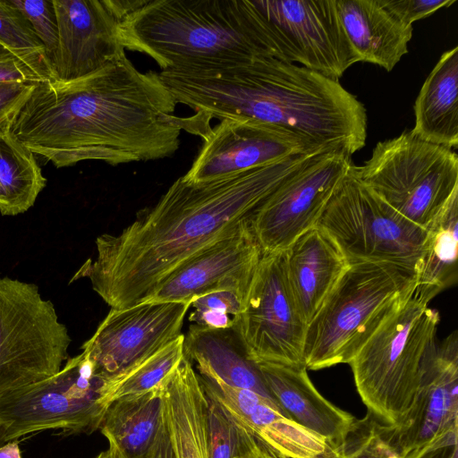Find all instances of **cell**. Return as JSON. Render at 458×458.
<instances>
[{
	"label": "cell",
	"mask_w": 458,
	"mask_h": 458,
	"mask_svg": "<svg viewBox=\"0 0 458 458\" xmlns=\"http://www.w3.org/2000/svg\"><path fill=\"white\" fill-rule=\"evenodd\" d=\"M162 387L175 458H208L207 397L193 364L183 356Z\"/></svg>",
	"instance_id": "obj_23"
},
{
	"label": "cell",
	"mask_w": 458,
	"mask_h": 458,
	"mask_svg": "<svg viewBox=\"0 0 458 458\" xmlns=\"http://www.w3.org/2000/svg\"><path fill=\"white\" fill-rule=\"evenodd\" d=\"M71 342L55 305L37 284L0 278V395L57 374Z\"/></svg>",
	"instance_id": "obj_9"
},
{
	"label": "cell",
	"mask_w": 458,
	"mask_h": 458,
	"mask_svg": "<svg viewBox=\"0 0 458 458\" xmlns=\"http://www.w3.org/2000/svg\"><path fill=\"white\" fill-rule=\"evenodd\" d=\"M184 334L130 370L106 383L108 406L116 399L148 392L159 386L183 358Z\"/></svg>",
	"instance_id": "obj_29"
},
{
	"label": "cell",
	"mask_w": 458,
	"mask_h": 458,
	"mask_svg": "<svg viewBox=\"0 0 458 458\" xmlns=\"http://www.w3.org/2000/svg\"><path fill=\"white\" fill-rule=\"evenodd\" d=\"M36 84L0 82V120L17 114Z\"/></svg>",
	"instance_id": "obj_37"
},
{
	"label": "cell",
	"mask_w": 458,
	"mask_h": 458,
	"mask_svg": "<svg viewBox=\"0 0 458 458\" xmlns=\"http://www.w3.org/2000/svg\"><path fill=\"white\" fill-rule=\"evenodd\" d=\"M192 301H143L111 308L81 346L106 380L131 368L179 338Z\"/></svg>",
	"instance_id": "obj_15"
},
{
	"label": "cell",
	"mask_w": 458,
	"mask_h": 458,
	"mask_svg": "<svg viewBox=\"0 0 458 458\" xmlns=\"http://www.w3.org/2000/svg\"><path fill=\"white\" fill-rule=\"evenodd\" d=\"M387 431L402 458H420L458 435L456 331L429 348L410 407Z\"/></svg>",
	"instance_id": "obj_14"
},
{
	"label": "cell",
	"mask_w": 458,
	"mask_h": 458,
	"mask_svg": "<svg viewBox=\"0 0 458 458\" xmlns=\"http://www.w3.org/2000/svg\"><path fill=\"white\" fill-rule=\"evenodd\" d=\"M120 30L124 48L161 71L226 70L275 57L255 0H140Z\"/></svg>",
	"instance_id": "obj_4"
},
{
	"label": "cell",
	"mask_w": 458,
	"mask_h": 458,
	"mask_svg": "<svg viewBox=\"0 0 458 458\" xmlns=\"http://www.w3.org/2000/svg\"><path fill=\"white\" fill-rule=\"evenodd\" d=\"M138 2L52 0L58 29L49 60L55 81L83 78L126 55L121 22Z\"/></svg>",
	"instance_id": "obj_16"
},
{
	"label": "cell",
	"mask_w": 458,
	"mask_h": 458,
	"mask_svg": "<svg viewBox=\"0 0 458 458\" xmlns=\"http://www.w3.org/2000/svg\"><path fill=\"white\" fill-rule=\"evenodd\" d=\"M246 298L247 295L233 290L206 293L192 301L189 320L208 328H232L234 318L244 308Z\"/></svg>",
	"instance_id": "obj_31"
},
{
	"label": "cell",
	"mask_w": 458,
	"mask_h": 458,
	"mask_svg": "<svg viewBox=\"0 0 458 458\" xmlns=\"http://www.w3.org/2000/svg\"><path fill=\"white\" fill-rule=\"evenodd\" d=\"M334 4L357 63L390 72L408 53L412 26L395 18L381 0H334Z\"/></svg>",
	"instance_id": "obj_22"
},
{
	"label": "cell",
	"mask_w": 458,
	"mask_h": 458,
	"mask_svg": "<svg viewBox=\"0 0 458 458\" xmlns=\"http://www.w3.org/2000/svg\"><path fill=\"white\" fill-rule=\"evenodd\" d=\"M236 423L239 442L234 458H286L257 439L238 422Z\"/></svg>",
	"instance_id": "obj_38"
},
{
	"label": "cell",
	"mask_w": 458,
	"mask_h": 458,
	"mask_svg": "<svg viewBox=\"0 0 458 458\" xmlns=\"http://www.w3.org/2000/svg\"><path fill=\"white\" fill-rule=\"evenodd\" d=\"M456 0H381L383 5L400 21L412 26L414 21L430 16Z\"/></svg>",
	"instance_id": "obj_36"
},
{
	"label": "cell",
	"mask_w": 458,
	"mask_h": 458,
	"mask_svg": "<svg viewBox=\"0 0 458 458\" xmlns=\"http://www.w3.org/2000/svg\"><path fill=\"white\" fill-rule=\"evenodd\" d=\"M307 327L289 284L284 250L263 253L231 329L255 363L300 367L305 366Z\"/></svg>",
	"instance_id": "obj_11"
},
{
	"label": "cell",
	"mask_w": 458,
	"mask_h": 458,
	"mask_svg": "<svg viewBox=\"0 0 458 458\" xmlns=\"http://www.w3.org/2000/svg\"><path fill=\"white\" fill-rule=\"evenodd\" d=\"M415 290L349 362L368 411L397 424L418 386L423 360L436 342L439 313Z\"/></svg>",
	"instance_id": "obj_6"
},
{
	"label": "cell",
	"mask_w": 458,
	"mask_h": 458,
	"mask_svg": "<svg viewBox=\"0 0 458 458\" xmlns=\"http://www.w3.org/2000/svg\"><path fill=\"white\" fill-rule=\"evenodd\" d=\"M14 116L0 120V213L9 216L28 211L47 183L36 156L13 131Z\"/></svg>",
	"instance_id": "obj_27"
},
{
	"label": "cell",
	"mask_w": 458,
	"mask_h": 458,
	"mask_svg": "<svg viewBox=\"0 0 458 458\" xmlns=\"http://www.w3.org/2000/svg\"><path fill=\"white\" fill-rule=\"evenodd\" d=\"M201 138L199 153L182 175L190 183L208 182L296 155L328 150L311 148L289 133L250 118L219 120Z\"/></svg>",
	"instance_id": "obj_18"
},
{
	"label": "cell",
	"mask_w": 458,
	"mask_h": 458,
	"mask_svg": "<svg viewBox=\"0 0 458 458\" xmlns=\"http://www.w3.org/2000/svg\"><path fill=\"white\" fill-rule=\"evenodd\" d=\"M321 458H402L393 445L387 424L368 411L360 420L355 419L344 438Z\"/></svg>",
	"instance_id": "obj_30"
},
{
	"label": "cell",
	"mask_w": 458,
	"mask_h": 458,
	"mask_svg": "<svg viewBox=\"0 0 458 458\" xmlns=\"http://www.w3.org/2000/svg\"><path fill=\"white\" fill-rule=\"evenodd\" d=\"M257 364L273 400L291 420L323 437L330 445L344 438L355 418L317 390L305 366Z\"/></svg>",
	"instance_id": "obj_20"
},
{
	"label": "cell",
	"mask_w": 458,
	"mask_h": 458,
	"mask_svg": "<svg viewBox=\"0 0 458 458\" xmlns=\"http://www.w3.org/2000/svg\"><path fill=\"white\" fill-rule=\"evenodd\" d=\"M262 255L246 218L181 264L145 301H192L220 290L248 295Z\"/></svg>",
	"instance_id": "obj_17"
},
{
	"label": "cell",
	"mask_w": 458,
	"mask_h": 458,
	"mask_svg": "<svg viewBox=\"0 0 458 458\" xmlns=\"http://www.w3.org/2000/svg\"><path fill=\"white\" fill-rule=\"evenodd\" d=\"M205 391L257 439L286 458H321L330 448L323 437L291 420L277 404L258 393L231 386L198 372Z\"/></svg>",
	"instance_id": "obj_19"
},
{
	"label": "cell",
	"mask_w": 458,
	"mask_h": 458,
	"mask_svg": "<svg viewBox=\"0 0 458 458\" xmlns=\"http://www.w3.org/2000/svg\"><path fill=\"white\" fill-rule=\"evenodd\" d=\"M159 76L205 130L214 118H250L315 149L352 156L366 145L365 106L339 81L299 64L264 57L233 69L161 71Z\"/></svg>",
	"instance_id": "obj_3"
},
{
	"label": "cell",
	"mask_w": 458,
	"mask_h": 458,
	"mask_svg": "<svg viewBox=\"0 0 458 458\" xmlns=\"http://www.w3.org/2000/svg\"><path fill=\"white\" fill-rule=\"evenodd\" d=\"M9 1L29 21L43 44L49 61L56 49L58 38L57 21L52 0Z\"/></svg>",
	"instance_id": "obj_35"
},
{
	"label": "cell",
	"mask_w": 458,
	"mask_h": 458,
	"mask_svg": "<svg viewBox=\"0 0 458 458\" xmlns=\"http://www.w3.org/2000/svg\"><path fill=\"white\" fill-rule=\"evenodd\" d=\"M183 356L196 363L199 372L211 373L231 386L248 389L274 401L258 364L249 359L231 328L190 326L184 335Z\"/></svg>",
	"instance_id": "obj_24"
},
{
	"label": "cell",
	"mask_w": 458,
	"mask_h": 458,
	"mask_svg": "<svg viewBox=\"0 0 458 458\" xmlns=\"http://www.w3.org/2000/svg\"><path fill=\"white\" fill-rule=\"evenodd\" d=\"M427 232L415 292L430 301L457 281L458 191L453 194Z\"/></svg>",
	"instance_id": "obj_28"
},
{
	"label": "cell",
	"mask_w": 458,
	"mask_h": 458,
	"mask_svg": "<svg viewBox=\"0 0 458 458\" xmlns=\"http://www.w3.org/2000/svg\"><path fill=\"white\" fill-rule=\"evenodd\" d=\"M106 383L82 351L55 376L0 395L2 445L47 430L64 436L99 430L108 408Z\"/></svg>",
	"instance_id": "obj_8"
},
{
	"label": "cell",
	"mask_w": 458,
	"mask_h": 458,
	"mask_svg": "<svg viewBox=\"0 0 458 458\" xmlns=\"http://www.w3.org/2000/svg\"><path fill=\"white\" fill-rule=\"evenodd\" d=\"M411 131L449 148L458 145V47L445 51L424 81L414 104Z\"/></svg>",
	"instance_id": "obj_25"
},
{
	"label": "cell",
	"mask_w": 458,
	"mask_h": 458,
	"mask_svg": "<svg viewBox=\"0 0 458 458\" xmlns=\"http://www.w3.org/2000/svg\"><path fill=\"white\" fill-rule=\"evenodd\" d=\"M164 422L162 384L110 403L99 428L116 458H142Z\"/></svg>",
	"instance_id": "obj_26"
},
{
	"label": "cell",
	"mask_w": 458,
	"mask_h": 458,
	"mask_svg": "<svg viewBox=\"0 0 458 458\" xmlns=\"http://www.w3.org/2000/svg\"><path fill=\"white\" fill-rule=\"evenodd\" d=\"M319 152L296 155L202 183L176 179L157 202L119 233L96 239V258L72 280L87 277L113 309L147 301L181 264L246 218Z\"/></svg>",
	"instance_id": "obj_2"
},
{
	"label": "cell",
	"mask_w": 458,
	"mask_h": 458,
	"mask_svg": "<svg viewBox=\"0 0 458 458\" xmlns=\"http://www.w3.org/2000/svg\"><path fill=\"white\" fill-rule=\"evenodd\" d=\"M418 271L387 261L350 262L309 323L307 369L348 363L377 328L413 293Z\"/></svg>",
	"instance_id": "obj_5"
},
{
	"label": "cell",
	"mask_w": 458,
	"mask_h": 458,
	"mask_svg": "<svg viewBox=\"0 0 458 458\" xmlns=\"http://www.w3.org/2000/svg\"><path fill=\"white\" fill-rule=\"evenodd\" d=\"M176 106L159 73L139 71L124 55L83 78L36 84L13 131L57 168L157 160L178 150L182 130L201 133L194 115L174 114Z\"/></svg>",
	"instance_id": "obj_1"
},
{
	"label": "cell",
	"mask_w": 458,
	"mask_h": 458,
	"mask_svg": "<svg viewBox=\"0 0 458 458\" xmlns=\"http://www.w3.org/2000/svg\"><path fill=\"white\" fill-rule=\"evenodd\" d=\"M205 394L208 458H234L239 442L237 423L214 396Z\"/></svg>",
	"instance_id": "obj_32"
},
{
	"label": "cell",
	"mask_w": 458,
	"mask_h": 458,
	"mask_svg": "<svg viewBox=\"0 0 458 458\" xmlns=\"http://www.w3.org/2000/svg\"><path fill=\"white\" fill-rule=\"evenodd\" d=\"M55 81L47 58L19 53L0 40V82L38 84Z\"/></svg>",
	"instance_id": "obj_33"
},
{
	"label": "cell",
	"mask_w": 458,
	"mask_h": 458,
	"mask_svg": "<svg viewBox=\"0 0 458 458\" xmlns=\"http://www.w3.org/2000/svg\"><path fill=\"white\" fill-rule=\"evenodd\" d=\"M2 437H3V428L0 423V446L2 445Z\"/></svg>",
	"instance_id": "obj_42"
},
{
	"label": "cell",
	"mask_w": 458,
	"mask_h": 458,
	"mask_svg": "<svg viewBox=\"0 0 458 458\" xmlns=\"http://www.w3.org/2000/svg\"><path fill=\"white\" fill-rule=\"evenodd\" d=\"M0 458H22L19 440L6 442L0 446Z\"/></svg>",
	"instance_id": "obj_40"
},
{
	"label": "cell",
	"mask_w": 458,
	"mask_h": 458,
	"mask_svg": "<svg viewBox=\"0 0 458 458\" xmlns=\"http://www.w3.org/2000/svg\"><path fill=\"white\" fill-rule=\"evenodd\" d=\"M284 252L289 284L309 325L349 261L335 240L317 225L298 236Z\"/></svg>",
	"instance_id": "obj_21"
},
{
	"label": "cell",
	"mask_w": 458,
	"mask_h": 458,
	"mask_svg": "<svg viewBox=\"0 0 458 458\" xmlns=\"http://www.w3.org/2000/svg\"><path fill=\"white\" fill-rule=\"evenodd\" d=\"M95 458H116L114 454L108 448L106 451L101 452Z\"/></svg>",
	"instance_id": "obj_41"
},
{
	"label": "cell",
	"mask_w": 458,
	"mask_h": 458,
	"mask_svg": "<svg viewBox=\"0 0 458 458\" xmlns=\"http://www.w3.org/2000/svg\"><path fill=\"white\" fill-rule=\"evenodd\" d=\"M351 174L407 220L428 230L455 191L458 157L411 130L379 141Z\"/></svg>",
	"instance_id": "obj_7"
},
{
	"label": "cell",
	"mask_w": 458,
	"mask_h": 458,
	"mask_svg": "<svg viewBox=\"0 0 458 458\" xmlns=\"http://www.w3.org/2000/svg\"><path fill=\"white\" fill-rule=\"evenodd\" d=\"M457 438L426 452L420 458H458Z\"/></svg>",
	"instance_id": "obj_39"
},
{
	"label": "cell",
	"mask_w": 458,
	"mask_h": 458,
	"mask_svg": "<svg viewBox=\"0 0 458 458\" xmlns=\"http://www.w3.org/2000/svg\"><path fill=\"white\" fill-rule=\"evenodd\" d=\"M0 40L19 53L48 60L30 24L9 0H0Z\"/></svg>",
	"instance_id": "obj_34"
},
{
	"label": "cell",
	"mask_w": 458,
	"mask_h": 458,
	"mask_svg": "<svg viewBox=\"0 0 458 458\" xmlns=\"http://www.w3.org/2000/svg\"><path fill=\"white\" fill-rule=\"evenodd\" d=\"M317 226L335 240L349 263L387 261L417 271L428 235L426 230L359 182L350 170L329 199Z\"/></svg>",
	"instance_id": "obj_10"
},
{
	"label": "cell",
	"mask_w": 458,
	"mask_h": 458,
	"mask_svg": "<svg viewBox=\"0 0 458 458\" xmlns=\"http://www.w3.org/2000/svg\"><path fill=\"white\" fill-rule=\"evenodd\" d=\"M274 56L338 81L356 59L334 0H255Z\"/></svg>",
	"instance_id": "obj_12"
},
{
	"label": "cell",
	"mask_w": 458,
	"mask_h": 458,
	"mask_svg": "<svg viewBox=\"0 0 458 458\" xmlns=\"http://www.w3.org/2000/svg\"><path fill=\"white\" fill-rule=\"evenodd\" d=\"M352 165V156L345 151H324L283 182L250 218L263 253L284 250L298 236L316 226Z\"/></svg>",
	"instance_id": "obj_13"
}]
</instances>
